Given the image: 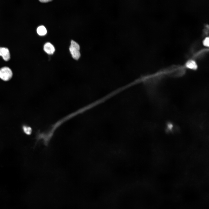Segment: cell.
I'll use <instances>...</instances> for the list:
<instances>
[{
    "label": "cell",
    "mask_w": 209,
    "mask_h": 209,
    "mask_svg": "<svg viewBox=\"0 0 209 209\" xmlns=\"http://www.w3.org/2000/svg\"><path fill=\"white\" fill-rule=\"evenodd\" d=\"M79 44L75 41L71 40L69 50L73 58L76 60H78L80 56Z\"/></svg>",
    "instance_id": "cell-1"
},
{
    "label": "cell",
    "mask_w": 209,
    "mask_h": 209,
    "mask_svg": "<svg viewBox=\"0 0 209 209\" xmlns=\"http://www.w3.org/2000/svg\"><path fill=\"white\" fill-rule=\"evenodd\" d=\"M12 71L9 67L4 66L0 69V78L3 80L9 81L12 78Z\"/></svg>",
    "instance_id": "cell-2"
},
{
    "label": "cell",
    "mask_w": 209,
    "mask_h": 209,
    "mask_svg": "<svg viewBox=\"0 0 209 209\" xmlns=\"http://www.w3.org/2000/svg\"><path fill=\"white\" fill-rule=\"evenodd\" d=\"M0 56L5 61H7L10 60V55L8 49L6 47H0Z\"/></svg>",
    "instance_id": "cell-3"
},
{
    "label": "cell",
    "mask_w": 209,
    "mask_h": 209,
    "mask_svg": "<svg viewBox=\"0 0 209 209\" xmlns=\"http://www.w3.org/2000/svg\"><path fill=\"white\" fill-rule=\"evenodd\" d=\"M44 50L46 53L49 55L53 54L55 51L54 47L49 42H47L44 44Z\"/></svg>",
    "instance_id": "cell-4"
},
{
    "label": "cell",
    "mask_w": 209,
    "mask_h": 209,
    "mask_svg": "<svg viewBox=\"0 0 209 209\" xmlns=\"http://www.w3.org/2000/svg\"><path fill=\"white\" fill-rule=\"evenodd\" d=\"M37 34L39 35L43 36L47 33V30L46 28L43 26H39L37 29Z\"/></svg>",
    "instance_id": "cell-5"
},
{
    "label": "cell",
    "mask_w": 209,
    "mask_h": 209,
    "mask_svg": "<svg viewBox=\"0 0 209 209\" xmlns=\"http://www.w3.org/2000/svg\"><path fill=\"white\" fill-rule=\"evenodd\" d=\"M24 132L27 135H30L32 132L31 128L29 126L24 125L22 127Z\"/></svg>",
    "instance_id": "cell-6"
},
{
    "label": "cell",
    "mask_w": 209,
    "mask_h": 209,
    "mask_svg": "<svg viewBox=\"0 0 209 209\" xmlns=\"http://www.w3.org/2000/svg\"><path fill=\"white\" fill-rule=\"evenodd\" d=\"M187 66L191 68H195L197 67V65L195 62L193 60H190L188 61L186 64Z\"/></svg>",
    "instance_id": "cell-7"
},
{
    "label": "cell",
    "mask_w": 209,
    "mask_h": 209,
    "mask_svg": "<svg viewBox=\"0 0 209 209\" xmlns=\"http://www.w3.org/2000/svg\"><path fill=\"white\" fill-rule=\"evenodd\" d=\"M203 44L206 46H209V37H206L203 42Z\"/></svg>",
    "instance_id": "cell-8"
},
{
    "label": "cell",
    "mask_w": 209,
    "mask_h": 209,
    "mask_svg": "<svg viewBox=\"0 0 209 209\" xmlns=\"http://www.w3.org/2000/svg\"><path fill=\"white\" fill-rule=\"evenodd\" d=\"M52 0H40L39 1L42 3H47L49 1H51Z\"/></svg>",
    "instance_id": "cell-9"
}]
</instances>
